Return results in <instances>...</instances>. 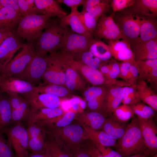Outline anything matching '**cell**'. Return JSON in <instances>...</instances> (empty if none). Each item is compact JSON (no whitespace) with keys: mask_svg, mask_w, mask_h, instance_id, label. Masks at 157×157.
I'll use <instances>...</instances> for the list:
<instances>
[{"mask_svg":"<svg viewBox=\"0 0 157 157\" xmlns=\"http://www.w3.org/2000/svg\"><path fill=\"white\" fill-rule=\"evenodd\" d=\"M94 145L104 157H122L117 151L112 149L110 147L98 144Z\"/></svg>","mask_w":157,"mask_h":157,"instance_id":"obj_51","label":"cell"},{"mask_svg":"<svg viewBox=\"0 0 157 157\" xmlns=\"http://www.w3.org/2000/svg\"><path fill=\"white\" fill-rule=\"evenodd\" d=\"M86 150L90 157H104L94 144L89 145Z\"/></svg>","mask_w":157,"mask_h":157,"instance_id":"obj_56","label":"cell"},{"mask_svg":"<svg viewBox=\"0 0 157 157\" xmlns=\"http://www.w3.org/2000/svg\"><path fill=\"white\" fill-rule=\"evenodd\" d=\"M2 132L7 135L17 157H27L28 136L26 129L21 122Z\"/></svg>","mask_w":157,"mask_h":157,"instance_id":"obj_9","label":"cell"},{"mask_svg":"<svg viewBox=\"0 0 157 157\" xmlns=\"http://www.w3.org/2000/svg\"><path fill=\"white\" fill-rule=\"evenodd\" d=\"M115 150L122 157H126L145 151L147 148L137 118H132L122 136L118 139Z\"/></svg>","mask_w":157,"mask_h":157,"instance_id":"obj_2","label":"cell"},{"mask_svg":"<svg viewBox=\"0 0 157 157\" xmlns=\"http://www.w3.org/2000/svg\"><path fill=\"white\" fill-rule=\"evenodd\" d=\"M35 4L42 14L51 18L57 17L61 19L68 15L54 0H34Z\"/></svg>","mask_w":157,"mask_h":157,"instance_id":"obj_23","label":"cell"},{"mask_svg":"<svg viewBox=\"0 0 157 157\" xmlns=\"http://www.w3.org/2000/svg\"><path fill=\"white\" fill-rule=\"evenodd\" d=\"M135 0H113L110 3V6L113 12L119 11L132 6Z\"/></svg>","mask_w":157,"mask_h":157,"instance_id":"obj_50","label":"cell"},{"mask_svg":"<svg viewBox=\"0 0 157 157\" xmlns=\"http://www.w3.org/2000/svg\"><path fill=\"white\" fill-rule=\"evenodd\" d=\"M0 1L2 7L11 8L21 13L18 0H0Z\"/></svg>","mask_w":157,"mask_h":157,"instance_id":"obj_54","label":"cell"},{"mask_svg":"<svg viewBox=\"0 0 157 157\" xmlns=\"http://www.w3.org/2000/svg\"><path fill=\"white\" fill-rule=\"evenodd\" d=\"M1 132L0 131V157H17L9 141L6 140Z\"/></svg>","mask_w":157,"mask_h":157,"instance_id":"obj_48","label":"cell"},{"mask_svg":"<svg viewBox=\"0 0 157 157\" xmlns=\"http://www.w3.org/2000/svg\"><path fill=\"white\" fill-rule=\"evenodd\" d=\"M132 59L121 62H118L120 71V78L123 79L126 82L127 76L129 68Z\"/></svg>","mask_w":157,"mask_h":157,"instance_id":"obj_52","label":"cell"},{"mask_svg":"<svg viewBox=\"0 0 157 157\" xmlns=\"http://www.w3.org/2000/svg\"><path fill=\"white\" fill-rule=\"evenodd\" d=\"M51 137L45 140V150L51 157H72L64 150L65 148Z\"/></svg>","mask_w":157,"mask_h":157,"instance_id":"obj_38","label":"cell"},{"mask_svg":"<svg viewBox=\"0 0 157 157\" xmlns=\"http://www.w3.org/2000/svg\"><path fill=\"white\" fill-rule=\"evenodd\" d=\"M47 56L36 53L24 71L14 77L26 81L33 84L42 78L47 67Z\"/></svg>","mask_w":157,"mask_h":157,"instance_id":"obj_10","label":"cell"},{"mask_svg":"<svg viewBox=\"0 0 157 157\" xmlns=\"http://www.w3.org/2000/svg\"><path fill=\"white\" fill-rule=\"evenodd\" d=\"M88 50L102 62L109 60L112 57L108 45L101 40L94 39Z\"/></svg>","mask_w":157,"mask_h":157,"instance_id":"obj_34","label":"cell"},{"mask_svg":"<svg viewBox=\"0 0 157 157\" xmlns=\"http://www.w3.org/2000/svg\"><path fill=\"white\" fill-rule=\"evenodd\" d=\"M79 12L77 8H71L69 14L60 19V23L65 26L69 25L71 30L77 33L93 37L92 35L85 28L82 24L78 16Z\"/></svg>","mask_w":157,"mask_h":157,"instance_id":"obj_25","label":"cell"},{"mask_svg":"<svg viewBox=\"0 0 157 157\" xmlns=\"http://www.w3.org/2000/svg\"><path fill=\"white\" fill-rule=\"evenodd\" d=\"M22 94L33 110L59 108L62 101L60 97L49 94H39L32 91Z\"/></svg>","mask_w":157,"mask_h":157,"instance_id":"obj_13","label":"cell"},{"mask_svg":"<svg viewBox=\"0 0 157 157\" xmlns=\"http://www.w3.org/2000/svg\"><path fill=\"white\" fill-rule=\"evenodd\" d=\"M111 1L109 0H85L83 9L99 19L110 8Z\"/></svg>","mask_w":157,"mask_h":157,"instance_id":"obj_29","label":"cell"},{"mask_svg":"<svg viewBox=\"0 0 157 157\" xmlns=\"http://www.w3.org/2000/svg\"><path fill=\"white\" fill-rule=\"evenodd\" d=\"M27 157H51V156L45 150V152L42 153H28Z\"/></svg>","mask_w":157,"mask_h":157,"instance_id":"obj_59","label":"cell"},{"mask_svg":"<svg viewBox=\"0 0 157 157\" xmlns=\"http://www.w3.org/2000/svg\"><path fill=\"white\" fill-rule=\"evenodd\" d=\"M113 116L106 119L101 129L112 138L118 140L125 133L127 126Z\"/></svg>","mask_w":157,"mask_h":157,"instance_id":"obj_31","label":"cell"},{"mask_svg":"<svg viewBox=\"0 0 157 157\" xmlns=\"http://www.w3.org/2000/svg\"><path fill=\"white\" fill-rule=\"evenodd\" d=\"M114 12L113 19L121 31L122 40L129 44L131 47L140 43L139 16L130 7Z\"/></svg>","mask_w":157,"mask_h":157,"instance_id":"obj_3","label":"cell"},{"mask_svg":"<svg viewBox=\"0 0 157 157\" xmlns=\"http://www.w3.org/2000/svg\"><path fill=\"white\" fill-rule=\"evenodd\" d=\"M114 13L113 12L110 16L104 15L99 19L93 37L113 41L122 38L121 31L113 19Z\"/></svg>","mask_w":157,"mask_h":157,"instance_id":"obj_11","label":"cell"},{"mask_svg":"<svg viewBox=\"0 0 157 157\" xmlns=\"http://www.w3.org/2000/svg\"><path fill=\"white\" fill-rule=\"evenodd\" d=\"M108 45L112 56L116 60L122 62L134 58L130 45L124 40H109Z\"/></svg>","mask_w":157,"mask_h":157,"instance_id":"obj_22","label":"cell"},{"mask_svg":"<svg viewBox=\"0 0 157 157\" xmlns=\"http://www.w3.org/2000/svg\"><path fill=\"white\" fill-rule=\"evenodd\" d=\"M5 66L0 63V74L2 73L5 68Z\"/></svg>","mask_w":157,"mask_h":157,"instance_id":"obj_62","label":"cell"},{"mask_svg":"<svg viewBox=\"0 0 157 157\" xmlns=\"http://www.w3.org/2000/svg\"><path fill=\"white\" fill-rule=\"evenodd\" d=\"M28 125L26 130L28 138L45 139V132L42 125L37 123Z\"/></svg>","mask_w":157,"mask_h":157,"instance_id":"obj_47","label":"cell"},{"mask_svg":"<svg viewBox=\"0 0 157 157\" xmlns=\"http://www.w3.org/2000/svg\"><path fill=\"white\" fill-rule=\"evenodd\" d=\"M61 63L65 71V87L71 92L77 90L83 92L86 88L87 85L82 76L74 69Z\"/></svg>","mask_w":157,"mask_h":157,"instance_id":"obj_21","label":"cell"},{"mask_svg":"<svg viewBox=\"0 0 157 157\" xmlns=\"http://www.w3.org/2000/svg\"><path fill=\"white\" fill-rule=\"evenodd\" d=\"M76 117L83 125L96 130L101 129L106 119L101 113L93 111L77 113Z\"/></svg>","mask_w":157,"mask_h":157,"instance_id":"obj_26","label":"cell"},{"mask_svg":"<svg viewBox=\"0 0 157 157\" xmlns=\"http://www.w3.org/2000/svg\"><path fill=\"white\" fill-rule=\"evenodd\" d=\"M35 41L24 43L21 51L7 65L2 73L7 77H15L22 73L36 53Z\"/></svg>","mask_w":157,"mask_h":157,"instance_id":"obj_8","label":"cell"},{"mask_svg":"<svg viewBox=\"0 0 157 157\" xmlns=\"http://www.w3.org/2000/svg\"><path fill=\"white\" fill-rule=\"evenodd\" d=\"M24 44L16 33L6 38L0 46V63L6 67L15 53L22 48Z\"/></svg>","mask_w":157,"mask_h":157,"instance_id":"obj_15","label":"cell"},{"mask_svg":"<svg viewBox=\"0 0 157 157\" xmlns=\"http://www.w3.org/2000/svg\"><path fill=\"white\" fill-rule=\"evenodd\" d=\"M139 68L134 59L131 61L127 76L126 82L131 85H135L139 77Z\"/></svg>","mask_w":157,"mask_h":157,"instance_id":"obj_49","label":"cell"},{"mask_svg":"<svg viewBox=\"0 0 157 157\" xmlns=\"http://www.w3.org/2000/svg\"><path fill=\"white\" fill-rule=\"evenodd\" d=\"M139 15L140 23V42L157 39L156 21L153 18Z\"/></svg>","mask_w":157,"mask_h":157,"instance_id":"obj_28","label":"cell"},{"mask_svg":"<svg viewBox=\"0 0 157 157\" xmlns=\"http://www.w3.org/2000/svg\"><path fill=\"white\" fill-rule=\"evenodd\" d=\"M51 128V136L67 150L79 149L82 142L88 139L84 129L79 125L70 124L63 127Z\"/></svg>","mask_w":157,"mask_h":157,"instance_id":"obj_6","label":"cell"},{"mask_svg":"<svg viewBox=\"0 0 157 157\" xmlns=\"http://www.w3.org/2000/svg\"><path fill=\"white\" fill-rule=\"evenodd\" d=\"M22 16L20 13L11 8L2 7L0 9V31L7 30L15 33Z\"/></svg>","mask_w":157,"mask_h":157,"instance_id":"obj_19","label":"cell"},{"mask_svg":"<svg viewBox=\"0 0 157 157\" xmlns=\"http://www.w3.org/2000/svg\"><path fill=\"white\" fill-rule=\"evenodd\" d=\"M140 101L136 84L122 87V102L123 104L131 106Z\"/></svg>","mask_w":157,"mask_h":157,"instance_id":"obj_39","label":"cell"},{"mask_svg":"<svg viewBox=\"0 0 157 157\" xmlns=\"http://www.w3.org/2000/svg\"><path fill=\"white\" fill-rule=\"evenodd\" d=\"M145 151L126 157H146L148 152Z\"/></svg>","mask_w":157,"mask_h":157,"instance_id":"obj_60","label":"cell"},{"mask_svg":"<svg viewBox=\"0 0 157 157\" xmlns=\"http://www.w3.org/2000/svg\"><path fill=\"white\" fill-rule=\"evenodd\" d=\"M8 94V99L12 110L18 107L23 98L16 94L9 93Z\"/></svg>","mask_w":157,"mask_h":157,"instance_id":"obj_53","label":"cell"},{"mask_svg":"<svg viewBox=\"0 0 157 157\" xmlns=\"http://www.w3.org/2000/svg\"><path fill=\"white\" fill-rule=\"evenodd\" d=\"M139 68L138 80L157 83V59L136 62Z\"/></svg>","mask_w":157,"mask_h":157,"instance_id":"obj_20","label":"cell"},{"mask_svg":"<svg viewBox=\"0 0 157 157\" xmlns=\"http://www.w3.org/2000/svg\"><path fill=\"white\" fill-rule=\"evenodd\" d=\"M100 70L106 77L110 80L116 81L117 78L120 77L119 63L115 59L111 58L103 62L100 67Z\"/></svg>","mask_w":157,"mask_h":157,"instance_id":"obj_37","label":"cell"},{"mask_svg":"<svg viewBox=\"0 0 157 157\" xmlns=\"http://www.w3.org/2000/svg\"><path fill=\"white\" fill-rule=\"evenodd\" d=\"M35 86L14 77H6L0 83V93L21 94L33 91Z\"/></svg>","mask_w":157,"mask_h":157,"instance_id":"obj_16","label":"cell"},{"mask_svg":"<svg viewBox=\"0 0 157 157\" xmlns=\"http://www.w3.org/2000/svg\"><path fill=\"white\" fill-rule=\"evenodd\" d=\"M7 77L6 75L3 73H1L0 74V83L4 79Z\"/></svg>","mask_w":157,"mask_h":157,"instance_id":"obj_61","label":"cell"},{"mask_svg":"<svg viewBox=\"0 0 157 157\" xmlns=\"http://www.w3.org/2000/svg\"><path fill=\"white\" fill-rule=\"evenodd\" d=\"M64 111L60 108H43L31 110L25 119L28 125L49 120L63 114Z\"/></svg>","mask_w":157,"mask_h":157,"instance_id":"obj_24","label":"cell"},{"mask_svg":"<svg viewBox=\"0 0 157 157\" xmlns=\"http://www.w3.org/2000/svg\"><path fill=\"white\" fill-rule=\"evenodd\" d=\"M54 54L61 62L75 69L93 86H109L115 83L114 81L106 77L99 69L90 67L60 51Z\"/></svg>","mask_w":157,"mask_h":157,"instance_id":"obj_4","label":"cell"},{"mask_svg":"<svg viewBox=\"0 0 157 157\" xmlns=\"http://www.w3.org/2000/svg\"><path fill=\"white\" fill-rule=\"evenodd\" d=\"M13 34V33L11 31L8 30L0 31V46L6 38L12 35Z\"/></svg>","mask_w":157,"mask_h":157,"instance_id":"obj_57","label":"cell"},{"mask_svg":"<svg viewBox=\"0 0 157 157\" xmlns=\"http://www.w3.org/2000/svg\"><path fill=\"white\" fill-rule=\"evenodd\" d=\"M47 67L43 76L45 82L65 87V75L63 64L54 53L47 56Z\"/></svg>","mask_w":157,"mask_h":157,"instance_id":"obj_12","label":"cell"},{"mask_svg":"<svg viewBox=\"0 0 157 157\" xmlns=\"http://www.w3.org/2000/svg\"><path fill=\"white\" fill-rule=\"evenodd\" d=\"M76 114L71 111H64L61 115L50 119L37 123L51 128H62L70 124L75 118Z\"/></svg>","mask_w":157,"mask_h":157,"instance_id":"obj_33","label":"cell"},{"mask_svg":"<svg viewBox=\"0 0 157 157\" xmlns=\"http://www.w3.org/2000/svg\"><path fill=\"white\" fill-rule=\"evenodd\" d=\"M112 114L113 116L115 118L124 122L134 117V115L130 106L124 104L119 105L116 108Z\"/></svg>","mask_w":157,"mask_h":157,"instance_id":"obj_43","label":"cell"},{"mask_svg":"<svg viewBox=\"0 0 157 157\" xmlns=\"http://www.w3.org/2000/svg\"><path fill=\"white\" fill-rule=\"evenodd\" d=\"M137 14L141 16L154 18L157 16V0H135L130 7Z\"/></svg>","mask_w":157,"mask_h":157,"instance_id":"obj_30","label":"cell"},{"mask_svg":"<svg viewBox=\"0 0 157 157\" xmlns=\"http://www.w3.org/2000/svg\"><path fill=\"white\" fill-rule=\"evenodd\" d=\"M12 109L8 98L0 95V131L11 122Z\"/></svg>","mask_w":157,"mask_h":157,"instance_id":"obj_36","label":"cell"},{"mask_svg":"<svg viewBox=\"0 0 157 157\" xmlns=\"http://www.w3.org/2000/svg\"><path fill=\"white\" fill-rule=\"evenodd\" d=\"M69 28L68 26L62 24L60 19H50L44 31L35 41L36 51L47 56V53L56 52L60 49L65 35Z\"/></svg>","mask_w":157,"mask_h":157,"instance_id":"obj_1","label":"cell"},{"mask_svg":"<svg viewBox=\"0 0 157 157\" xmlns=\"http://www.w3.org/2000/svg\"><path fill=\"white\" fill-rule=\"evenodd\" d=\"M94 39L77 33L69 28L63 38L60 51L75 59L89 50Z\"/></svg>","mask_w":157,"mask_h":157,"instance_id":"obj_7","label":"cell"},{"mask_svg":"<svg viewBox=\"0 0 157 157\" xmlns=\"http://www.w3.org/2000/svg\"><path fill=\"white\" fill-rule=\"evenodd\" d=\"M135 84L140 100L157 111V95L154 91L145 81L138 80Z\"/></svg>","mask_w":157,"mask_h":157,"instance_id":"obj_27","label":"cell"},{"mask_svg":"<svg viewBox=\"0 0 157 157\" xmlns=\"http://www.w3.org/2000/svg\"><path fill=\"white\" fill-rule=\"evenodd\" d=\"M74 59L92 68L98 69L103 62L89 50L83 52Z\"/></svg>","mask_w":157,"mask_h":157,"instance_id":"obj_41","label":"cell"},{"mask_svg":"<svg viewBox=\"0 0 157 157\" xmlns=\"http://www.w3.org/2000/svg\"><path fill=\"white\" fill-rule=\"evenodd\" d=\"M130 106L134 114L141 118H152L154 115L155 111L153 108L140 101Z\"/></svg>","mask_w":157,"mask_h":157,"instance_id":"obj_42","label":"cell"},{"mask_svg":"<svg viewBox=\"0 0 157 157\" xmlns=\"http://www.w3.org/2000/svg\"><path fill=\"white\" fill-rule=\"evenodd\" d=\"M152 157H157V154H156Z\"/></svg>","mask_w":157,"mask_h":157,"instance_id":"obj_63","label":"cell"},{"mask_svg":"<svg viewBox=\"0 0 157 157\" xmlns=\"http://www.w3.org/2000/svg\"><path fill=\"white\" fill-rule=\"evenodd\" d=\"M137 121L145 146L149 150H157V127L152 118L143 119L137 117Z\"/></svg>","mask_w":157,"mask_h":157,"instance_id":"obj_14","label":"cell"},{"mask_svg":"<svg viewBox=\"0 0 157 157\" xmlns=\"http://www.w3.org/2000/svg\"><path fill=\"white\" fill-rule=\"evenodd\" d=\"M123 86L113 85L107 87L103 108L106 115L111 116L115 109L122 102Z\"/></svg>","mask_w":157,"mask_h":157,"instance_id":"obj_18","label":"cell"},{"mask_svg":"<svg viewBox=\"0 0 157 157\" xmlns=\"http://www.w3.org/2000/svg\"><path fill=\"white\" fill-rule=\"evenodd\" d=\"M83 127L88 139L91 140L94 144L108 147L115 146L117 140L111 138L103 131H98L85 125Z\"/></svg>","mask_w":157,"mask_h":157,"instance_id":"obj_32","label":"cell"},{"mask_svg":"<svg viewBox=\"0 0 157 157\" xmlns=\"http://www.w3.org/2000/svg\"><path fill=\"white\" fill-rule=\"evenodd\" d=\"M78 16L85 28L92 35L97 27L99 19L83 9L81 12H79Z\"/></svg>","mask_w":157,"mask_h":157,"instance_id":"obj_44","label":"cell"},{"mask_svg":"<svg viewBox=\"0 0 157 157\" xmlns=\"http://www.w3.org/2000/svg\"><path fill=\"white\" fill-rule=\"evenodd\" d=\"M45 139L28 138V150L31 153H42L45 151Z\"/></svg>","mask_w":157,"mask_h":157,"instance_id":"obj_46","label":"cell"},{"mask_svg":"<svg viewBox=\"0 0 157 157\" xmlns=\"http://www.w3.org/2000/svg\"><path fill=\"white\" fill-rule=\"evenodd\" d=\"M2 7L1 4V3H0V9L2 8Z\"/></svg>","mask_w":157,"mask_h":157,"instance_id":"obj_64","label":"cell"},{"mask_svg":"<svg viewBox=\"0 0 157 157\" xmlns=\"http://www.w3.org/2000/svg\"><path fill=\"white\" fill-rule=\"evenodd\" d=\"M33 91L39 93L50 94L59 97H67L69 96L71 92L65 86L53 84L35 86Z\"/></svg>","mask_w":157,"mask_h":157,"instance_id":"obj_35","label":"cell"},{"mask_svg":"<svg viewBox=\"0 0 157 157\" xmlns=\"http://www.w3.org/2000/svg\"><path fill=\"white\" fill-rule=\"evenodd\" d=\"M56 1L58 3H63L71 8H77L79 6L82 5L85 0H58Z\"/></svg>","mask_w":157,"mask_h":157,"instance_id":"obj_55","label":"cell"},{"mask_svg":"<svg viewBox=\"0 0 157 157\" xmlns=\"http://www.w3.org/2000/svg\"><path fill=\"white\" fill-rule=\"evenodd\" d=\"M50 19L49 17L42 14L23 16L19 22L15 33L27 42L35 41Z\"/></svg>","mask_w":157,"mask_h":157,"instance_id":"obj_5","label":"cell"},{"mask_svg":"<svg viewBox=\"0 0 157 157\" xmlns=\"http://www.w3.org/2000/svg\"><path fill=\"white\" fill-rule=\"evenodd\" d=\"M131 48L136 62L157 59V39L140 42Z\"/></svg>","mask_w":157,"mask_h":157,"instance_id":"obj_17","label":"cell"},{"mask_svg":"<svg viewBox=\"0 0 157 157\" xmlns=\"http://www.w3.org/2000/svg\"><path fill=\"white\" fill-rule=\"evenodd\" d=\"M21 13L23 16L42 14L36 6L34 0H18Z\"/></svg>","mask_w":157,"mask_h":157,"instance_id":"obj_45","label":"cell"},{"mask_svg":"<svg viewBox=\"0 0 157 157\" xmlns=\"http://www.w3.org/2000/svg\"><path fill=\"white\" fill-rule=\"evenodd\" d=\"M72 157H90V156L86 150L84 151L79 149L76 150Z\"/></svg>","mask_w":157,"mask_h":157,"instance_id":"obj_58","label":"cell"},{"mask_svg":"<svg viewBox=\"0 0 157 157\" xmlns=\"http://www.w3.org/2000/svg\"><path fill=\"white\" fill-rule=\"evenodd\" d=\"M31 109L29 104L23 98L18 107L12 110L11 122L17 123L25 119L30 113Z\"/></svg>","mask_w":157,"mask_h":157,"instance_id":"obj_40","label":"cell"}]
</instances>
